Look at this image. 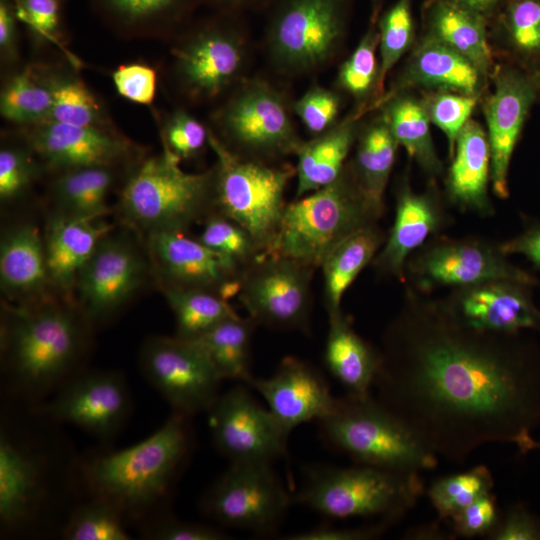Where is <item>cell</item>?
I'll use <instances>...</instances> for the list:
<instances>
[{"label":"cell","instance_id":"obj_26","mask_svg":"<svg viewBox=\"0 0 540 540\" xmlns=\"http://www.w3.org/2000/svg\"><path fill=\"white\" fill-rule=\"evenodd\" d=\"M100 21L123 39L172 40L200 0H88Z\"/></svg>","mask_w":540,"mask_h":540},{"label":"cell","instance_id":"obj_49","mask_svg":"<svg viewBox=\"0 0 540 540\" xmlns=\"http://www.w3.org/2000/svg\"><path fill=\"white\" fill-rule=\"evenodd\" d=\"M159 131L162 146L181 161L194 159L209 147L210 128L181 108L160 122Z\"/></svg>","mask_w":540,"mask_h":540},{"label":"cell","instance_id":"obj_37","mask_svg":"<svg viewBox=\"0 0 540 540\" xmlns=\"http://www.w3.org/2000/svg\"><path fill=\"white\" fill-rule=\"evenodd\" d=\"M356 142L351 165L364 194L383 214L384 193L399 145L383 114L359 131Z\"/></svg>","mask_w":540,"mask_h":540},{"label":"cell","instance_id":"obj_27","mask_svg":"<svg viewBox=\"0 0 540 540\" xmlns=\"http://www.w3.org/2000/svg\"><path fill=\"white\" fill-rule=\"evenodd\" d=\"M446 178V201L461 212L480 217L495 213L488 195L491 152L487 133L469 120L457 136Z\"/></svg>","mask_w":540,"mask_h":540},{"label":"cell","instance_id":"obj_5","mask_svg":"<svg viewBox=\"0 0 540 540\" xmlns=\"http://www.w3.org/2000/svg\"><path fill=\"white\" fill-rule=\"evenodd\" d=\"M380 213L347 162L332 183L287 203L268 254L295 259L315 270L329 252L356 231L377 224Z\"/></svg>","mask_w":540,"mask_h":540},{"label":"cell","instance_id":"obj_35","mask_svg":"<svg viewBox=\"0 0 540 540\" xmlns=\"http://www.w3.org/2000/svg\"><path fill=\"white\" fill-rule=\"evenodd\" d=\"M386 240L377 224L364 227L336 245L324 259V304L328 318L342 313L344 293L373 261Z\"/></svg>","mask_w":540,"mask_h":540},{"label":"cell","instance_id":"obj_48","mask_svg":"<svg viewBox=\"0 0 540 540\" xmlns=\"http://www.w3.org/2000/svg\"><path fill=\"white\" fill-rule=\"evenodd\" d=\"M503 25L509 43L519 55L540 58V0H507Z\"/></svg>","mask_w":540,"mask_h":540},{"label":"cell","instance_id":"obj_55","mask_svg":"<svg viewBox=\"0 0 540 540\" xmlns=\"http://www.w3.org/2000/svg\"><path fill=\"white\" fill-rule=\"evenodd\" d=\"M146 536L156 540H224L228 535L216 527L164 517L147 529Z\"/></svg>","mask_w":540,"mask_h":540},{"label":"cell","instance_id":"obj_36","mask_svg":"<svg viewBox=\"0 0 540 540\" xmlns=\"http://www.w3.org/2000/svg\"><path fill=\"white\" fill-rule=\"evenodd\" d=\"M120 167H85L57 173L50 188L55 213L85 219L103 218Z\"/></svg>","mask_w":540,"mask_h":540},{"label":"cell","instance_id":"obj_32","mask_svg":"<svg viewBox=\"0 0 540 540\" xmlns=\"http://www.w3.org/2000/svg\"><path fill=\"white\" fill-rule=\"evenodd\" d=\"M360 117L355 111L325 132L301 143L295 154V198L314 192L338 178L357 140Z\"/></svg>","mask_w":540,"mask_h":540},{"label":"cell","instance_id":"obj_38","mask_svg":"<svg viewBox=\"0 0 540 540\" xmlns=\"http://www.w3.org/2000/svg\"><path fill=\"white\" fill-rule=\"evenodd\" d=\"M385 117L398 145L431 177L440 175L443 165L436 153L429 129V117L423 101L394 95L384 101Z\"/></svg>","mask_w":540,"mask_h":540},{"label":"cell","instance_id":"obj_43","mask_svg":"<svg viewBox=\"0 0 540 540\" xmlns=\"http://www.w3.org/2000/svg\"><path fill=\"white\" fill-rule=\"evenodd\" d=\"M493 487L490 470L484 465H478L467 471L436 479L426 493L439 518L443 520L491 492Z\"/></svg>","mask_w":540,"mask_h":540},{"label":"cell","instance_id":"obj_54","mask_svg":"<svg viewBox=\"0 0 540 540\" xmlns=\"http://www.w3.org/2000/svg\"><path fill=\"white\" fill-rule=\"evenodd\" d=\"M112 80L123 98L142 105L153 103L158 84L153 67L142 63L123 64L113 72Z\"/></svg>","mask_w":540,"mask_h":540},{"label":"cell","instance_id":"obj_39","mask_svg":"<svg viewBox=\"0 0 540 540\" xmlns=\"http://www.w3.org/2000/svg\"><path fill=\"white\" fill-rule=\"evenodd\" d=\"M257 325L239 315L218 323L196 339L222 379L243 383L253 377L250 371L251 341Z\"/></svg>","mask_w":540,"mask_h":540},{"label":"cell","instance_id":"obj_22","mask_svg":"<svg viewBox=\"0 0 540 540\" xmlns=\"http://www.w3.org/2000/svg\"><path fill=\"white\" fill-rule=\"evenodd\" d=\"M539 87L540 71L528 74L516 68H504L497 74L494 91L485 104L491 184L500 199L509 196L511 158Z\"/></svg>","mask_w":540,"mask_h":540},{"label":"cell","instance_id":"obj_15","mask_svg":"<svg viewBox=\"0 0 540 540\" xmlns=\"http://www.w3.org/2000/svg\"><path fill=\"white\" fill-rule=\"evenodd\" d=\"M140 368L173 412L193 416L208 411L220 395L223 380L193 340L155 336L142 345Z\"/></svg>","mask_w":540,"mask_h":540},{"label":"cell","instance_id":"obj_17","mask_svg":"<svg viewBox=\"0 0 540 540\" xmlns=\"http://www.w3.org/2000/svg\"><path fill=\"white\" fill-rule=\"evenodd\" d=\"M213 443L231 463H270L286 454L289 434L243 385L220 393L207 411Z\"/></svg>","mask_w":540,"mask_h":540},{"label":"cell","instance_id":"obj_4","mask_svg":"<svg viewBox=\"0 0 540 540\" xmlns=\"http://www.w3.org/2000/svg\"><path fill=\"white\" fill-rule=\"evenodd\" d=\"M180 162L163 147L160 154L142 158L131 168L118 201L120 217L130 229L145 236L186 231L214 212L213 166L187 173Z\"/></svg>","mask_w":540,"mask_h":540},{"label":"cell","instance_id":"obj_56","mask_svg":"<svg viewBox=\"0 0 540 540\" xmlns=\"http://www.w3.org/2000/svg\"><path fill=\"white\" fill-rule=\"evenodd\" d=\"M488 539L540 540V518L523 504H514L501 514L497 527Z\"/></svg>","mask_w":540,"mask_h":540},{"label":"cell","instance_id":"obj_7","mask_svg":"<svg viewBox=\"0 0 540 540\" xmlns=\"http://www.w3.org/2000/svg\"><path fill=\"white\" fill-rule=\"evenodd\" d=\"M424 492L419 473L396 472L360 465L310 466L293 496L330 518L371 517L397 522Z\"/></svg>","mask_w":540,"mask_h":540},{"label":"cell","instance_id":"obj_46","mask_svg":"<svg viewBox=\"0 0 540 540\" xmlns=\"http://www.w3.org/2000/svg\"><path fill=\"white\" fill-rule=\"evenodd\" d=\"M123 515L104 500L91 498L69 516L63 529L67 540H128Z\"/></svg>","mask_w":540,"mask_h":540},{"label":"cell","instance_id":"obj_8","mask_svg":"<svg viewBox=\"0 0 540 540\" xmlns=\"http://www.w3.org/2000/svg\"><path fill=\"white\" fill-rule=\"evenodd\" d=\"M172 40L169 77L187 101H213L243 80L249 46L236 14L190 21Z\"/></svg>","mask_w":540,"mask_h":540},{"label":"cell","instance_id":"obj_61","mask_svg":"<svg viewBox=\"0 0 540 540\" xmlns=\"http://www.w3.org/2000/svg\"><path fill=\"white\" fill-rule=\"evenodd\" d=\"M454 3L475 12L483 17L490 15L495 9H498L507 0H451Z\"/></svg>","mask_w":540,"mask_h":540},{"label":"cell","instance_id":"obj_10","mask_svg":"<svg viewBox=\"0 0 540 540\" xmlns=\"http://www.w3.org/2000/svg\"><path fill=\"white\" fill-rule=\"evenodd\" d=\"M350 3L351 0H273L265 45L276 70L299 75L327 65L344 38Z\"/></svg>","mask_w":540,"mask_h":540},{"label":"cell","instance_id":"obj_2","mask_svg":"<svg viewBox=\"0 0 540 540\" xmlns=\"http://www.w3.org/2000/svg\"><path fill=\"white\" fill-rule=\"evenodd\" d=\"M76 305L45 299L10 306L1 327L4 369L23 396L39 398L79 373L87 328Z\"/></svg>","mask_w":540,"mask_h":540},{"label":"cell","instance_id":"obj_60","mask_svg":"<svg viewBox=\"0 0 540 540\" xmlns=\"http://www.w3.org/2000/svg\"><path fill=\"white\" fill-rule=\"evenodd\" d=\"M215 12L237 14L244 8L253 7L262 3H269L271 0H200Z\"/></svg>","mask_w":540,"mask_h":540},{"label":"cell","instance_id":"obj_57","mask_svg":"<svg viewBox=\"0 0 540 540\" xmlns=\"http://www.w3.org/2000/svg\"><path fill=\"white\" fill-rule=\"evenodd\" d=\"M395 522L389 519L360 526V527H336L333 525H320L311 530L295 533L287 536L286 540H368L374 539L390 528Z\"/></svg>","mask_w":540,"mask_h":540},{"label":"cell","instance_id":"obj_14","mask_svg":"<svg viewBox=\"0 0 540 540\" xmlns=\"http://www.w3.org/2000/svg\"><path fill=\"white\" fill-rule=\"evenodd\" d=\"M314 271L295 259L264 254L243 273L238 298L256 325L307 333Z\"/></svg>","mask_w":540,"mask_h":540},{"label":"cell","instance_id":"obj_16","mask_svg":"<svg viewBox=\"0 0 540 540\" xmlns=\"http://www.w3.org/2000/svg\"><path fill=\"white\" fill-rule=\"evenodd\" d=\"M149 271L148 255H143L132 237L112 230L80 271L76 306L91 326L104 322L143 286Z\"/></svg>","mask_w":540,"mask_h":540},{"label":"cell","instance_id":"obj_24","mask_svg":"<svg viewBox=\"0 0 540 540\" xmlns=\"http://www.w3.org/2000/svg\"><path fill=\"white\" fill-rule=\"evenodd\" d=\"M247 385L263 397L288 434L301 424L329 415L337 401L321 373L294 356L283 358L270 377L253 376Z\"/></svg>","mask_w":540,"mask_h":540},{"label":"cell","instance_id":"obj_53","mask_svg":"<svg viewBox=\"0 0 540 540\" xmlns=\"http://www.w3.org/2000/svg\"><path fill=\"white\" fill-rule=\"evenodd\" d=\"M501 514L496 496L489 492L449 519L453 534L456 536L489 538L497 527Z\"/></svg>","mask_w":540,"mask_h":540},{"label":"cell","instance_id":"obj_28","mask_svg":"<svg viewBox=\"0 0 540 540\" xmlns=\"http://www.w3.org/2000/svg\"><path fill=\"white\" fill-rule=\"evenodd\" d=\"M0 285L2 292L16 306H26L48 299L50 287L44 238L30 223L16 224L0 242Z\"/></svg>","mask_w":540,"mask_h":540},{"label":"cell","instance_id":"obj_33","mask_svg":"<svg viewBox=\"0 0 540 540\" xmlns=\"http://www.w3.org/2000/svg\"><path fill=\"white\" fill-rule=\"evenodd\" d=\"M58 69L33 62L8 71L0 93L1 117L17 127L49 120Z\"/></svg>","mask_w":540,"mask_h":540},{"label":"cell","instance_id":"obj_20","mask_svg":"<svg viewBox=\"0 0 540 540\" xmlns=\"http://www.w3.org/2000/svg\"><path fill=\"white\" fill-rule=\"evenodd\" d=\"M52 419L77 426L102 440L126 422L131 400L124 378L111 371L79 372L41 407Z\"/></svg>","mask_w":540,"mask_h":540},{"label":"cell","instance_id":"obj_11","mask_svg":"<svg viewBox=\"0 0 540 540\" xmlns=\"http://www.w3.org/2000/svg\"><path fill=\"white\" fill-rule=\"evenodd\" d=\"M217 138L240 157L269 163L303 142L283 94L270 83L241 80L213 116Z\"/></svg>","mask_w":540,"mask_h":540},{"label":"cell","instance_id":"obj_18","mask_svg":"<svg viewBox=\"0 0 540 540\" xmlns=\"http://www.w3.org/2000/svg\"><path fill=\"white\" fill-rule=\"evenodd\" d=\"M17 128L43 168L56 173L85 167H121L141 158V148L116 127H86L46 120Z\"/></svg>","mask_w":540,"mask_h":540},{"label":"cell","instance_id":"obj_6","mask_svg":"<svg viewBox=\"0 0 540 540\" xmlns=\"http://www.w3.org/2000/svg\"><path fill=\"white\" fill-rule=\"evenodd\" d=\"M318 424L328 444L360 465L408 473L437 466V456L371 395L337 398Z\"/></svg>","mask_w":540,"mask_h":540},{"label":"cell","instance_id":"obj_31","mask_svg":"<svg viewBox=\"0 0 540 540\" xmlns=\"http://www.w3.org/2000/svg\"><path fill=\"white\" fill-rule=\"evenodd\" d=\"M324 362L332 376L344 387L347 395L366 397L374 385L380 353L352 327L343 312L328 318Z\"/></svg>","mask_w":540,"mask_h":540},{"label":"cell","instance_id":"obj_52","mask_svg":"<svg viewBox=\"0 0 540 540\" xmlns=\"http://www.w3.org/2000/svg\"><path fill=\"white\" fill-rule=\"evenodd\" d=\"M340 107L341 98L335 91L314 85L294 102L292 110L307 131L316 136L337 123Z\"/></svg>","mask_w":540,"mask_h":540},{"label":"cell","instance_id":"obj_19","mask_svg":"<svg viewBox=\"0 0 540 540\" xmlns=\"http://www.w3.org/2000/svg\"><path fill=\"white\" fill-rule=\"evenodd\" d=\"M146 250L160 287L208 290L228 301L239 293L242 272L185 231L150 233Z\"/></svg>","mask_w":540,"mask_h":540},{"label":"cell","instance_id":"obj_29","mask_svg":"<svg viewBox=\"0 0 540 540\" xmlns=\"http://www.w3.org/2000/svg\"><path fill=\"white\" fill-rule=\"evenodd\" d=\"M483 77L466 57L427 35L412 53L392 92L383 96L376 107L410 86L478 97Z\"/></svg>","mask_w":540,"mask_h":540},{"label":"cell","instance_id":"obj_34","mask_svg":"<svg viewBox=\"0 0 540 540\" xmlns=\"http://www.w3.org/2000/svg\"><path fill=\"white\" fill-rule=\"evenodd\" d=\"M485 17L451 0H433L428 6V36L466 57L486 76L492 67Z\"/></svg>","mask_w":540,"mask_h":540},{"label":"cell","instance_id":"obj_3","mask_svg":"<svg viewBox=\"0 0 540 540\" xmlns=\"http://www.w3.org/2000/svg\"><path fill=\"white\" fill-rule=\"evenodd\" d=\"M188 448V416L173 412L143 441L85 459L81 479L91 498L111 504L124 518L139 517L166 495Z\"/></svg>","mask_w":540,"mask_h":540},{"label":"cell","instance_id":"obj_30","mask_svg":"<svg viewBox=\"0 0 540 540\" xmlns=\"http://www.w3.org/2000/svg\"><path fill=\"white\" fill-rule=\"evenodd\" d=\"M44 495L43 470L27 448L2 430L0 435V522L15 529L38 510Z\"/></svg>","mask_w":540,"mask_h":540},{"label":"cell","instance_id":"obj_51","mask_svg":"<svg viewBox=\"0 0 540 540\" xmlns=\"http://www.w3.org/2000/svg\"><path fill=\"white\" fill-rule=\"evenodd\" d=\"M478 97L438 91L423 102L430 122L446 136L449 155L454 153L457 136L470 120Z\"/></svg>","mask_w":540,"mask_h":540},{"label":"cell","instance_id":"obj_13","mask_svg":"<svg viewBox=\"0 0 540 540\" xmlns=\"http://www.w3.org/2000/svg\"><path fill=\"white\" fill-rule=\"evenodd\" d=\"M293 496L289 495L270 463H231L207 489L201 507L222 526L260 535L277 531Z\"/></svg>","mask_w":540,"mask_h":540},{"label":"cell","instance_id":"obj_44","mask_svg":"<svg viewBox=\"0 0 540 540\" xmlns=\"http://www.w3.org/2000/svg\"><path fill=\"white\" fill-rule=\"evenodd\" d=\"M197 238L205 246L233 263L242 275L249 266L264 255L249 232L218 212H212L206 217Z\"/></svg>","mask_w":540,"mask_h":540},{"label":"cell","instance_id":"obj_50","mask_svg":"<svg viewBox=\"0 0 540 540\" xmlns=\"http://www.w3.org/2000/svg\"><path fill=\"white\" fill-rule=\"evenodd\" d=\"M16 15L32 37L40 43H50L71 58L63 43V0H13Z\"/></svg>","mask_w":540,"mask_h":540},{"label":"cell","instance_id":"obj_45","mask_svg":"<svg viewBox=\"0 0 540 540\" xmlns=\"http://www.w3.org/2000/svg\"><path fill=\"white\" fill-rule=\"evenodd\" d=\"M378 29L380 63L376 87V95L379 96L377 103L382 97L384 82L388 73L401 59L413 41L414 26L411 0H398L379 18Z\"/></svg>","mask_w":540,"mask_h":540},{"label":"cell","instance_id":"obj_9","mask_svg":"<svg viewBox=\"0 0 540 540\" xmlns=\"http://www.w3.org/2000/svg\"><path fill=\"white\" fill-rule=\"evenodd\" d=\"M214 212L241 225L268 254L277 237L286 208L285 191L296 176L291 165L275 166L231 152L210 129Z\"/></svg>","mask_w":540,"mask_h":540},{"label":"cell","instance_id":"obj_62","mask_svg":"<svg viewBox=\"0 0 540 540\" xmlns=\"http://www.w3.org/2000/svg\"><path fill=\"white\" fill-rule=\"evenodd\" d=\"M539 93H540V87H539Z\"/></svg>","mask_w":540,"mask_h":540},{"label":"cell","instance_id":"obj_41","mask_svg":"<svg viewBox=\"0 0 540 540\" xmlns=\"http://www.w3.org/2000/svg\"><path fill=\"white\" fill-rule=\"evenodd\" d=\"M52 121L86 127H115L100 100L74 72L59 66Z\"/></svg>","mask_w":540,"mask_h":540},{"label":"cell","instance_id":"obj_12","mask_svg":"<svg viewBox=\"0 0 540 540\" xmlns=\"http://www.w3.org/2000/svg\"><path fill=\"white\" fill-rule=\"evenodd\" d=\"M492 280L540 286V279L513 264L500 243L476 237L437 234L407 260L405 283L429 294L441 287L457 288Z\"/></svg>","mask_w":540,"mask_h":540},{"label":"cell","instance_id":"obj_40","mask_svg":"<svg viewBox=\"0 0 540 540\" xmlns=\"http://www.w3.org/2000/svg\"><path fill=\"white\" fill-rule=\"evenodd\" d=\"M176 321L175 336L193 340L222 322L238 315L218 293L193 288L160 287Z\"/></svg>","mask_w":540,"mask_h":540},{"label":"cell","instance_id":"obj_47","mask_svg":"<svg viewBox=\"0 0 540 540\" xmlns=\"http://www.w3.org/2000/svg\"><path fill=\"white\" fill-rule=\"evenodd\" d=\"M41 162L18 133V141L5 142L0 149V201L2 205L23 197L35 182Z\"/></svg>","mask_w":540,"mask_h":540},{"label":"cell","instance_id":"obj_25","mask_svg":"<svg viewBox=\"0 0 540 540\" xmlns=\"http://www.w3.org/2000/svg\"><path fill=\"white\" fill-rule=\"evenodd\" d=\"M114 229L103 218L85 219L53 213L43 234L50 287L75 303L77 280L100 240Z\"/></svg>","mask_w":540,"mask_h":540},{"label":"cell","instance_id":"obj_1","mask_svg":"<svg viewBox=\"0 0 540 540\" xmlns=\"http://www.w3.org/2000/svg\"><path fill=\"white\" fill-rule=\"evenodd\" d=\"M376 399L436 456L462 464L490 442L540 450V345L480 331L406 284L387 325Z\"/></svg>","mask_w":540,"mask_h":540},{"label":"cell","instance_id":"obj_58","mask_svg":"<svg viewBox=\"0 0 540 540\" xmlns=\"http://www.w3.org/2000/svg\"><path fill=\"white\" fill-rule=\"evenodd\" d=\"M19 23L13 0H0V58L8 71L18 66Z\"/></svg>","mask_w":540,"mask_h":540},{"label":"cell","instance_id":"obj_21","mask_svg":"<svg viewBox=\"0 0 540 540\" xmlns=\"http://www.w3.org/2000/svg\"><path fill=\"white\" fill-rule=\"evenodd\" d=\"M533 286L511 280H492L452 288L441 301L464 325L480 330L514 334L540 331V309Z\"/></svg>","mask_w":540,"mask_h":540},{"label":"cell","instance_id":"obj_42","mask_svg":"<svg viewBox=\"0 0 540 540\" xmlns=\"http://www.w3.org/2000/svg\"><path fill=\"white\" fill-rule=\"evenodd\" d=\"M377 5H374L372 17L366 33L361 38L358 46L340 66L337 75L338 87L356 99L359 106L356 112L363 115L367 110V98L374 92L379 74L376 51L379 47Z\"/></svg>","mask_w":540,"mask_h":540},{"label":"cell","instance_id":"obj_59","mask_svg":"<svg viewBox=\"0 0 540 540\" xmlns=\"http://www.w3.org/2000/svg\"><path fill=\"white\" fill-rule=\"evenodd\" d=\"M500 248L507 256L523 255L540 269V222L528 224L517 236L500 243Z\"/></svg>","mask_w":540,"mask_h":540},{"label":"cell","instance_id":"obj_23","mask_svg":"<svg viewBox=\"0 0 540 540\" xmlns=\"http://www.w3.org/2000/svg\"><path fill=\"white\" fill-rule=\"evenodd\" d=\"M445 201L435 187L418 193L412 190L407 179L402 181L396 189L393 226L371 262L379 276L405 282L408 258L453 221Z\"/></svg>","mask_w":540,"mask_h":540}]
</instances>
